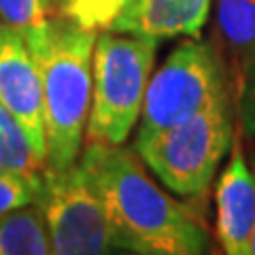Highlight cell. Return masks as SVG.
Wrapping results in <instances>:
<instances>
[{"mask_svg": "<svg viewBox=\"0 0 255 255\" xmlns=\"http://www.w3.org/2000/svg\"><path fill=\"white\" fill-rule=\"evenodd\" d=\"M236 102H238V115H241L243 130L255 136V64L245 75L241 87L236 90Z\"/></svg>", "mask_w": 255, "mask_h": 255, "instance_id": "16", "label": "cell"}, {"mask_svg": "<svg viewBox=\"0 0 255 255\" xmlns=\"http://www.w3.org/2000/svg\"><path fill=\"white\" fill-rule=\"evenodd\" d=\"M43 181L28 179L17 172H2L0 174V217L13 209H19L23 204L41 200Z\"/></svg>", "mask_w": 255, "mask_h": 255, "instance_id": "14", "label": "cell"}, {"mask_svg": "<svg viewBox=\"0 0 255 255\" xmlns=\"http://www.w3.org/2000/svg\"><path fill=\"white\" fill-rule=\"evenodd\" d=\"M126 2L128 0H75L64 15L85 28L107 30Z\"/></svg>", "mask_w": 255, "mask_h": 255, "instance_id": "15", "label": "cell"}, {"mask_svg": "<svg viewBox=\"0 0 255 255\" xmlns=\"http://www.w3.org/2000/svg\"><path fill=\"white\" fill-rule=\"evenodd\" d=\"M41 206L51 253H122L105 200L81 162L64 170H45Z\"/></svg>", "mask_w": 255, "mask_h": 255, "instance_id": "6", "label": "cell"}, {"mask_svg": "<svg viewBox=\"0 0 255 255\" xmlns=\"http://www.w3.org/2000/svg\"><path fill=\"white\" fill-rule=\"evenodd\" d=\"M157 41L98 32L92 60V107L85 142L124 145L136 126L155 62Z\"/></svg>", "mask_w": 255, "mask_h": 255, "instance_id": "3", "label": "cell"}, {"mask_svg": "<svg viewBox=\"0 0 255 255\" xmlns=\"http://www.w3.org/2000/svg\"><path fill=\"white\" fill-rule=\"evenodd\" d=\"M0 164L4 170L43 181L47 164L38 153L30 134L11 111L0 105Z\"/></svg>", "mask_w": 255, "mask_h": 255, "instance_id": "12", "label": "cell"}, {"mask_svg": "<svg viewBox=\"0 0 255 255\" xmlns=\"http://www.w3.org/2000/svg\"><path fill=\"white\" fill-rule=\"evenodd\" d=\"M2 172H6V170H4V166H2V164H0V174H2Z\"/></svg>", "mask_w": 255, "mask_h": 255, "instance_id": "19", "label": "cell"}, {"mask_svg": "<svg viewBox=\"0 0 255 255\" xmlns=\"http://www.w3.org/2000/svg\"><path fill=\"white\" fill-rule=\"evenodd\" d=\"M0 23L28 43L32 51L45 43L49 15L43 0H0Z\"/></svg>", "mask_w": 255, "mask_h": 255, "instance_id": "13", "label": "cell"}, {"mask_svg": "<svg viewBox=\"0 0 255 255\" xmlns=\"http://www.w3.org/2000/svg\"><path fill=\"white\" fill-rule=\"evenodd\" d=\"M47 253H51V238L41 200L23 204L0 217V255Z\"/></svg>", "mask_w": 255, "mask_h": 255, "instance_id": "11", "label": "cell"}, {"mask_svg": "<svg viewBox=\"0 0 255 255\" xmlns=\"http://www.w3.org/2000/svg\"><path fill=\"white\" fill-rule=\"evenodd\" d=\"M255 230V174L234 134L228 162L215 185V232L228 255H251Z\"/></svg>", "mask_w": 255, "mask_h": 255, "instance_id": "8", "label": "cell"}, {"mask_svg": "<svg viewBox=\"0 0 255 255\" xmlns=\"http://www.w3.org/2000/svg\"><path fill=\"white\" fill-rule=\"evenodd\" d=\"M232 140L234 105L232 96H226L185 122L134 140V149L164 187L198 198L206 194Z\"/></svg>", "mask_w": 255, "mask_h": 255, "instance_id": "4", "label": "cell"}, {"mask_svg": "<svg viewBox=\"0 0 255 255\" xmlns=\"http://www.w3.org/2000/svg\"><path fill=\"white\" fill-rule=\"evenodd\" d=\"M0 105L26 128L36 151L47 157L43 81L38 60L28 43L0 23Z\"/></svg>", "mask_w": 255, "mask_h": 255, "instance_id": "7", "label": "cell"}, {"mask_svg": "<svg viewBox=\"0 0 255 255\" xmlns=\"http://www.w3.org/2000/svg\"><path fill=\"white\" fill-rule=\"evenodd\" d=\"M73 2H75V0H43L45 11L49 13V17H51V15H64Z\"/></svg>", "mask_w": 255, "mask_h": 255, "instance_id": "17", "label": "cell"}, {"mask_svg": "<svg viewBox=\"0 0 255 255\" xmlns=\"http://www.w3.org/2000/svg\"><path fill=\"white\" fill-rule=\"evenodd\" d=\"M211 13V0H128L107 30L153 41L198 38Z\"/></svg>", "mask_w": 255, "mask_h": 255, "instance_id": "9", "label": "cell"}, {"mask_svg": "<svg viewBox=\"0 0 255 255\" xmlns=\"http://www.w3.org/2000/svg\"><path fill=\"white\" fill-rule=\"evenodd\" d=\"M215 30L236 94L255 64V0H217Z\"/></svg>", "mask_w": 255, "mask_h": 255, "instance_id": "10", "label": "cell"}, {"mask_svg": "<svg viewBox=\"0 0 255 255\" xmlns=\"http://www.w3.org/2000/svg\"><path fill=\"white\" fill-rule=\"evenodd\" d=\"M79 162L105 200L122 253L202 255L211 251V234L198 213L155 185L136 151L124 145L85 142Z\"/></svg>", "mask_w": 255, "mask_h": 255, "instance_id": "1", "label": "cell"}, {"mask_svg": "<svg viewBox=\"0 0 255 255\" xmlns=\"http://www.w3.org/2000/svg\"><path fill=\"white\" fill-rule=\"evenodd\" d=\"M98 30L51 15L45 43L32 51L43 81L47 170L79 162L92 107V60Z\"/></svg>", "mask_w": 255, "mask_h": 255, "instance_id": "2", "label": "cell"}, {"mask_svg": "<svg viewBox=\"0 0 255 255\" xmlns=\"http://www.w3.org/2000/svg\"><path fill=\"white\" fill-rule=\"evenodd\" d=\"M232 92V79L219 47L187 36L149 79L136 140L185 122Z\"/></svg>", "mask_w": 255, "mask_h": 255, "instance_id": "5", "label": "cell"}, {"mask_svg": "<svg viewBox=\"0 0 255 255\" xmlns=\"http://www.w3.org/2000/svg\"><path fill=\"white\" fill-rule=\"evenodd\" d=\"M251 168H253V174H255V155L251 159ZM251 255H255V230H253V238H251Z\"/></svg>", "mask_w": 255, "mask_h": 255, "instance_id": "18", "label": "cell"}]
</instances>
